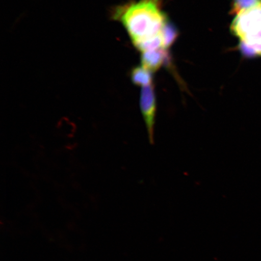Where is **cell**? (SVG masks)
I'll list each match as a JSON object with an SVG mask.
<instances>
[{
  "label": "cell",
  "mask_w": 261,
  "mask_h": 261,
  "mask_svg": "<svg viewBox=\"0 0 261 261\" xmlns=\"http://www.w3.org/2000/svg\"><path fill=\"white\" fill-rule=\"evenodd\" d=\"M230 30L239 39L243 54L261 57V5L236 15Z\"/></svg>",
  "instance_id": "2"
},
{
  "label": "cell",
  "mask_w": 261,
  "mask_h": 261,
  "mask_svg": "<svg viewBox=\"0 0 261 261\" xmlns=\"http://www.w3.org/2000/svg\"><path fill=\"white\" fill-rule=\"evenodd\" d=\"M178 34V29L168 19L162 31L163 48L168 51L177 40Z\"/></svg>",
  "instance_id": "6"
},
{
  "label": "cell",
  "mask_w": 261,
  "mask_h": 261,
  "mask_svg": "<svg viewBox=\"0 0 261 261\" xmlns=\"http://www.w3.org/2000/svg\"><path fill=\"white\" fill-rule=\"evenodd\" d=\"M168 58V51L163 48L143 52L141 55L142 66L154 73L159 70Z\"/></svg>",
  "instance_id": "4"
},
{
  "label": "cell",
  "mask_w": 261,
  "mask_h": 261,
  "mask_svg": "<svg viewBox=\"0 0 261 261\" xmlns=\"http://www.w3.org/2000/svg\"><path fill=\"white\" fill-rule=\"evenodd\" d=\"M111 16L125 28L135 47L161 35L168 19L162 11L161 0H138L117 6Z\"/></svg>",
  "instance_id": "1"
},
{
  "label": "cell",
  "mask_w": 261,
  "mask_h": 261,
  "mask_svg": "<svg viewBox=\"0 0 261 261\" xmlns=\"http://www.w3.org/2000/svg\"><path fill=\"white\" fill-rule=\"evenodd\" d=\"M259 5H261V0H231V13L236 15Z\"/></svg>",
  "instance_id": "7"
},
{
  "label": "cell",
  "mask_w": 261,
  "mask_h": 261,
  "mask_svg": "<svg viewBox=\"0 0 261 261\" xmlns=\"http://www.w3.org/2000/svg\"><path fill=\"white\" fill-rule=\"evenodd\" d=\"M130 80L137 86L145 87L152 84V73L142 66L134 68L130 73Z\"/></svg>",
  "instance_id": "5"
},
{
  "label": "cell",
  "mask_w": 261,
  "mask_h": 261,
  "mask_svg": "<svg viewBox=\"0 0 261 261\" xmlns=\"http://www.w3.org/2000/svg\"><path fill=\"white\" fill-rule=\"evenodd\" d=\"M140 110L148 133L150 143L154 142L156 100L154 84L143 87L140 93Z\"/></svg>",
  "instance_id": "3"
}]
</instances>
